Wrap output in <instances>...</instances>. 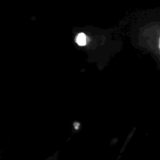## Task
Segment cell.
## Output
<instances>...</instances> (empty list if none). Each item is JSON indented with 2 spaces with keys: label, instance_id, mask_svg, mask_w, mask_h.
Returning a JSON list of instances; mask_svg holds the SVG:
<instances>
[{
  "label": "cell",
  "instance_id": "obj_1",
  "mask_svg": "<svg viewBox=\"0 0 160 160\" xmlns=\"http://www.w3.org/2000/svg\"><path fill=\"white\" fill-rule=\"evenodd\" d=\"M77 44L80 46H84L87 43V37L84 33H80L78 34L76 38Z\"/></svg>",
  "mask_w": 160,
  "mask_h": 160
}]
</instances>
